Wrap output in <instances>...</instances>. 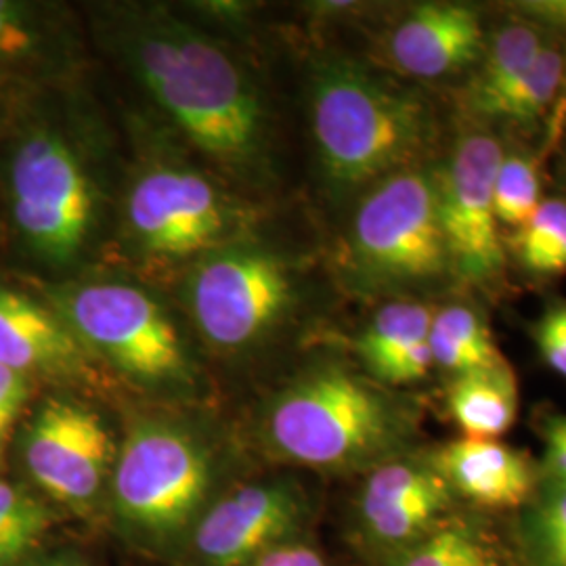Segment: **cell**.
Instances as JSON below:
<instances>
[{"label": "cell", "mask_w": 566, "mask_h": 566, "mask_svg": "<svg viewBox=\"0 0 566 566\" xmlns=\"http://www.w3.org/2000/svg\"><path fill=\"white\" fill-rule=\"evenodd\" d=\"M353 254L380 282L426 283L447 275L437 172L409 168L378 182L355 214Z\"/></svg>", "instance_id": "4"}, {"label": "cell", "mask_w": 566, "mask_h": 566, "mask_svg": "<svg viewBox=\"0 0 566 566\" xmlns=\"http://www.w3.org/2000/svg\"><path fill=\"white\" fill-rule=\"evenodd\" d=\"M112 460V437L102 418L78 403L42 405L25 437L32 479L65 504H84L102 489Z\"/></svg>", "instance_id": "11"}, {"label": "cell", "mask_w": 566, "mask_h": 566, "mask_svg": "<svg viewBox=\"0 0 566 566\" xmlns=\"http://www.w3.org/2000/svg\"><path fill=\"white\" fill-rule=\"evenodd\" d=\"M449 413L464 437L500 439L518 418V386L507 364L453 378L447 392Z\"/></svg>", "instance_id": "18"}, {"label": "cell", "mask_w": 566, "mask_h": 566, "mask_svg": "<svg viewBox=\"0 0 566 566\" xmlns=\"http://www.w3.org/2000/svg\"><path fill=\"white\" fill-rule=\"evenodd\" d=\"M191 315L208 343L242 348L275 324L290 301L283 264L261 250H224L189 280Z\"/></svg>", "instance_id": "9"}, {"label": "cell", "mask_w": 566, "mask_h": 566, "mask_svg": "<svg viewBox=\"0 0 566 566\" xmlns=\"http://www.w3.org/2000/svg\"><path fill=\"white\" fill-rule=\"evenodd\" d=\"M546 364L566 378V304L549 308L535 329Z\"/></svg>", "instance_id": "27"}, {"label": "cell", "mask_w": 566, "mask_h": 566, "mask_svg": "<svg viewBox=\"0 0 566 566\" xmlns=\"http://www.w3.org/2000/svg\"><path fill=\"white\" fill-rule=\"evenodd\" d=\"M252 566H329L324 556L306 546H277L261 554Z\"/></svg>", "instance_id": "29"}, {"label": "cell", "mask_w": 566, "mask_h": 566, "mask_svg": "<svg viewBox=\"0 0 566 566\" xmlns=\"http://www.w3.org/2000/svg\"><path fill=\"white\" fill-rule=\"evenodd\" d=\"M455 504V493L430 460L388 462L369 474L359 518L374 546L405 554L446 523L458 510Z\"/></svg>", "instance_id": "12"}, {"label": "cell", "mask_w": 566, "mask_h": 566, "mask_svg": "<svg viewBox=\"0 0 566 566\" xmlns=\"http://www.w3.org/2000/svg\"><path fill=\"white\" fill-rule=\"evenodd\" d=\"M542 202V179L537 163L525 154H504L493 185L497 223L521 229Z\"/></svg>", "instance_id": "26"}, {"label": "cell", "mask_w": 566, "mask_h": 566, "mask_svg": "<svg viewBox=\"0 0 566 566\" xmlns=\"http://www.w3.org/2000/svg\"><path fill=\"white\" fill-rule=\"evenodd\" d=\"M518 546L525 566H566V485L547 483L526 504Z\"/></svg>", "instance_id": "22"}, {"label": "cell", "mask_w": 566, "mask_h": 566, "mask_svg": "<svg viewBox=\"0 0 566 566\" xmlns=\"http://www.w3.org/2000/svg\"><path fill=\"white\" fill-rule=\"evenodd\" d=\"M57 315L70 332L124 374L147 382L187 369L181 338L163 306L128 283L91 282L61 290Z\"/></svg>", "instance_id": "5"}, {"label": "cell", "mask_w": 566, "mask_h": 566, "mask_svg": "<svg viewBox=\"0 0 566 566\" xmlns=\"http://www.w3.org/2000/svg\"><path fill=\"white\" fill-rule=\"evenodd\" d=\"M34 42L36 36L28 23L25 9L15 2L0 0V55L13 57L28 53Z\"/></svg>", "instance_id": "28"}, {"label": "cell", "mask_w": 566, "mask_h": 566, "mask_svg": "<svg viewBox=\"0 0 566 566\" xmlns=\"http://www.w3.org/2000/svg\"><path fill=\"white\" fill-rule=\"evenodd\" d=\"M523 13L531 18L547 21V23H566V0H549V2H526L521 4Z\"/></svg>", "instance_id": "31"}, {"label": "cell", "mask_w": 566, "mask_h": 566, "mask_svg": "<svg viewBox=\"0 0 566 566\" xmlns=\"http://www.w3.org/2000/svg\"><path fill=\"white\" fill-rule=\"evenodd\" d=\"M565 81V57L556 46L546 44L533 67L485 112L486 118L510 122L537 120L554 102Z\"/></svg>", "instance_id": "23"}, {"label": "cell", "mask_w": 566, "mask_h": 566, "mask_svg": "<svg viewBox=\"0 0 566 566\" xmlns=\"http://www.w3.org/2000/svg\"><path fill=\"white\" fill-rule=\"evenodd\" d=\"M13 217L25 242L51 263L81 252L93 219V189L78 156L51 130H34L11 164Z\"/></svg>", "instance_id": "7"}, {"label": "cell", "mask_w": 566, "mask_h": 566, "mask_svg": "<svg viewBox=\"0 0 566 566\" xmlns=\"http://www.w3.org/2000/svg\"><path fill=\"white\" fill-rule=\"evenodd\" d=\"M124 44L135 74L189 142L229 166L259 158L263 103L221 46L166 13L133 21Z\"/></svg>", "instance_id": "1"}, {"label": "cell", "mask_w": 566, "mask_h": 566, "mask_svg": "<svg viewBox=\"0 0 566 566\" xmlns=\"http://www.w3.org/2000/svg\"><path fill=\"white\" fill-rule=\"evenodd\" d=\"M303 516V500L290 486H243L206 514L196 546L210 566H243L277 547Z\"/></svg>", "instance_id": "13"}, {"label": "cell", "mask_w": 566, "mask_h": 566, "mask_svg": "<svg viewBox=\"0 0 566 566\" xmlns=\"http://www.w3.org/2000/svg\"><path fill=\"white\" fill-rule=\"evenodd\" d=\"M455 497L481 510H518L535 493V468L525 453L500 439L462 437L432 458Z\"/></svg>", "instance_id": "15"}, {"label": "cell", "mask_w": 566, "mask_h": 566, "mask_svg": "<svg viewBox=\"0 0 566 566\" xmlns=\"http://www.w3.org/2000/svg\"><path fill=\"white\" fill-rule=\"evenodd\" d=\"M546 42L531 23H510L489 44L483 67L470 88V107L485 116L486 109L533 67Z\"/></svg>", "instance_id": "20"}, {"label": "cell", "mask_w": 566, "mask_h": 566, "mask_svg": "<svg viewBox=\"0 0 566 566\" xmlns=\"http://www.w3.org/2000/svg\"><path fill=\"white\" fill-rule=\"evenodd\" d=\"M208 483V455L191 434L172 426L142 424L116 458L114 500L128 525L168 535L187 525Z\"/></svg>", "instance_id": "6"}, {"label": "cell", "mask_w": 566, "mask_h": 566, "mask_svg": "<svg viewBox=\"0 0 566 566\" xmlns=\"http://www.w3.org/2000/svg\"><path fill=\"white\" fill-rule=\"evenodd\" d=\"M395 566H525L521 552L485 518L455 510Z\"/></svg>", "instance_id": "17"}, {"label": "cell", "mask_w": 566, "mask_h": 566, "mask_svg": "<svg viewBox=\"0 0 566 566\" xmlns=\"http://www.w3.org/2000/svg\"><path fill=\"white\" fill-rule=\"evenodd\" d=\"M28 395H30L28 376L0 364V405L18 416Z\"/></svg>", "instance_id": "30"}, {"label": "cell", "mask_w": 566, "mask_h": 566, "mask_svg": "<svg viewBox=\"0 0 566 566\" xmlns=\"http://www.w3.org/2000/svg\"><path fill=\"white\" fill-rule=\"evenodd\" d=\"M388 51L407 74L441 78L485 55L483 23L472 7L428 2L416 7L395 28Z\"/></svg>", "instance_id": "14"}, {"label": "cell", "mask_w": 566, "mask_h": 566, "mask_svg": "<svg viewBox=\"0 0 566 566\" xmlns=\"http://www.w3.org/2000/svg\"><path fill=\"white\" fill-rule=\"evenodd\" d=\"M311 120L324 177L344 191L409 170L437 139L424 97L348 61L315 72Z\"/></svg>", "instance_id": "2"}, {"label": "cell", "mask_w": 566, "mask_h": 566, "mask_svg": "<svg viewBox=\"0 0 566 566\" xmlns=\"http://www.w3.org/2000/svg\"><path fill=\"white\" fill-rule=\"evenodd\" d=\"M434 311L422 303H390L382 306L359 338V353L369 371L382 374L413 346L428 340Z\"/></svg>", "instance_id": "21"}, {"label": "cell", "mask_w": 566, "mask_h": 566, "mask_svg": "<svg viewBox=\"0 0 566 566\" xmlns=\"http://www.w3.org/2000/svg\"><path fill=\"white\" fill-rule=\"evenodd\" d=\"M44 566H78L76 563H65V560H55V563H49Z\"/></svg>", "instance_id": "35"}, {"label": "cell", "mask_w": 566, "mask_h": 566, "mask_svg": "<svg viewBox=\"0 0 566 566\" xmlns=\"http://www.w3.org/2000/svg\"><path fill=\"white\" fill-rule=\"evenodd\" d=\"M128 223L145 250L163 256L198 254L229 231L221 191L196 170L156 168L128 196Z\"/></svg>", "instance_id": "10"}, {"label": "cell", "mask_w": 566, "mask_h": 566, "mask_svg": "<svg viewBox=\"0 0 566 566\" xmlns=\"http://www.w3.org/2000/svg\"><path fill=\"white\" fill-rule=\"evenodd\" d=\"M84 353L57 313L0 285V364L30 374H72Z\"/></svg>", "instance_id": "16"}, {"label": "cell", "mask_w": 566, "mask_h": 566, "mask_svg": "<svg viewBox=\"0 0 566 566\" xmlns=\"http://www.w3.org/2000/svg\"><path fill=\"white\" fill-rule=\"evenodd\" d=\"M546 465L549 483L566 485V446L556 441H546Z\"/></svg>", "instance_id": "32"}, {"label": "cell", "mask_w": 566, "mask_h": 566, "mask_svg": "<svg viewBox=\"0 0 566 566\" xmlns=\"http://www.w3.org/2000/svg\"><path fill=\"white\" fill-rule=\"evenodd\" d=\"M516 252L531 273H566V202L544 200L516 235Z\"/></svg>", "instance_id": "24"}, {"label": "cell", "mask_w": 566, "mask_h": 566, "mask_svg": "<svg viewBox=\"0 0 566 566\" xmlns=\"http://www.w3.org/2000/svg\"><path fill=\"white\" fill-rule=\"evenodd\" d=\"M49 510L20 491L0 483V566L13 565L49 531Z\"/></svg>", "instance_id": "25"}, {"label": "cell", "mask_w": 566, "mask_h": 566, "mask_svg": "<svg viewBox=\"0 0 566 566\" xmlns=\"http://www.w3.org/2000/svg\"><path fill=\"white\" fill-rule=\"evenodd\" d=\"M269 439L287 460L353 468L386 458L407 434L403 409L343 367L311 371L283 390L269 413Z\"/></svg>", "instance_id": "3"}, {"label": "cell", "mask_w": 566, "mask_h": 566, "mask_svg": "<svg viewBox=\"0 0 566 566\" xmlns=\"http://www.w3.org/2000/svg\"><path fill=\"white\" fill-rule=\"evenodd\" d=\"M565 168H566V156H565Z\"/></svg>", "instance_id": "36"}, {"label": "cell", "mask_w": 566, "mask_h": 566, "mask_svg": "<svg viewBox=\"0 0 566 566\" xmlns=\"http://www.w3.org/2000/svg\"><path fill=\"white\" fill-rule=\"evenodd\" d=\"M504 160L500 142L485 133L465 135L451 164L437 172L439 217L451 271L468 283L495 282L506 264L493 185Z\"/></svg>", "instance_id": "8"}, {"label": "cell", "mask_w": 566, "mask_h": 566, "mask_svg": "<svg viewBox=\"0 0 566 566\" xmlns=\"http://www.w3.org/2000/svg\"><path fill=\"white\" fill-rule=\"evenodd\" d=\"M15 418H18L15 413H11L9 409H4V407L0 405V464H2L4 446H7V439H9V432H11V428H13Z\"/></svg>", "instance_id": "33"}, {"label": "cell", "mask_w": 566, "mask_h": 566, "mask_svg": "<svg viewBox=\"0 0 566 566\" xmlns=\"http://www.w3.org/2000/svg\"><path fill=\"white\" fill-rule=\"evenodd\" d=\"M544 432H546V441H556V443L566 446V418L547 420Z\"/></svg>", "instance_id": "34"}, {"label": "cell", "mask_w": 566, "mask_h": 566, "mask_svg": "<svg viewBox=\"0 0 566 566\" xmlns=\"http://www.w3.org/2000/svg\"><path fill=\"white\" fill-rule=\"evenodd\" d=\"M428 344L434 365L460 376L506 364L483 319L465 306H447L434 313Z\"/></svg>", "instance_id": "19"}]
</instances>
